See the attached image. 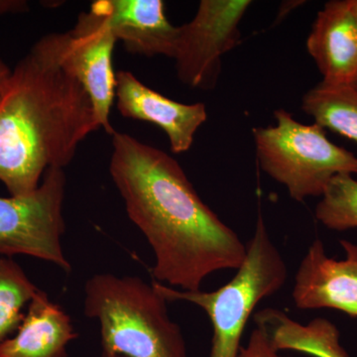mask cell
<instances>
[{
    "label": "cell",
    "instance_id": "1",
    "mask_svg": "<svg viewBox=\"0 0 357 357\" xmlns=\"http://www.w3.org/2000/svg\"><path fill=\"white\" fill-rule=\"evenodd\" d=\"M109 173L153 251L155 282L195 292L211 274L243 264L246 243L204 203L170 155L115 131Z\"/></svg>",
    "mask_w": 357,
    "mask_h": 357
},
{
    "label": "cell",
    "instance_id": "2",
    "mask_svg": "<svg viewBox=\"0 0 357 357\" xmlns=\"http://www.w3.org/2000/svg\"><path fill=\"white\" fill-rule=\"evenodd\" d=\"M63 33L45 35L13 70L0 102V182L32 194L100 128L91 98L62 60Z\"/></svg>",
    "mask_w": 357,
    "mask_h": 357
},
{
    "label": "cell",
    "instance_id": "3",
    "mask_svg": "<svg viewBox=\"0 0 357 357\" xmlns=\"http://www.w3.org/2000/svg\"><path fill=\"white\" fill-rule=\"evenodd\" d=\"M153 283L138 276L93 275L84 283V316L100 326L102 351L124 357H188L184 335Z\"/></svg>",
    "mask_w": 357,
    "mask_h": 357
},
{
    "label": "cell",
    "instance_id": "4",
    "mask_svg": "<svg viewBox=\"0 0 357 357\" xmlns=\"http://www.w3.org/2000/svg\"><path fill=\"white\" fill-rule=\"evenodd\" d=\"M287 279V264L259 213L255 234L246 243L245 259L225 285L208 292H185L152 283L168 302L191 303L208 314L213 328L210 357H238L241 338L255 307L278 293Z\"/></svg>",
    "mask_w": 357,
    "mask_h": 357
},
{
    "label": "cell",
    "instance_id": "5",
    "mask_svg": "<svg viewBox=\"0 0 357 357\" xmlns=\"http://www.w3.org/2000/svg\"><path fill=\"white\" fill-rule=\"evenodd\" d=\"M275 126L253 129L262 170L285 185L291 198L321 197L338 174H357V157L326 137L317 123L303 124L285 109L274 114Z\"/></svg>",
    "mask_w": 357,
    "mask_h": 357
},
{
    "label": "cell",
    "instance_id": "6",
    "mask_svg": "<svg viewBox=\"0 0 357 357\" xmlns=\"http://www.w3.org/2000/svg\"><path fill=\"white\" fill-rule=\"evenodd\" d=\"M66 185L64 169L51 168L32 194L0 197V255L31 256L72 271L62 245Z\"/></svg>",
    "mask_w": 357,
    "mask_h": 357
},
{
    "label": "cell",
    "instance_id": "7",
    "mask_svg": "<svg viewBox=\"0 0 357 357\" xmlns=\"http://www.w3.org/2000/svg\"><path fill=\"white\" fill-rule=\"evenodd\" d=\"M249 0H202L196 15L178 27L174 60L178 79L194 89L217 84L225 54L241 42L239 24Z\"/></svg>",
    "mask_w": 357,
    "mask_h": 357
},
{
    "label": "cell",
    "instance_id": "8",
    "mask_svg": "<svg viewBox=\"0 0 357 357\" xmlns=\"http://www.w3.org/2000/svg\"><path fill=\"white\" fill-rule=\"evenodd\" d=\"M109 18L96 2L82 13L74 29L63 33L62 60L89 93L100 128L107 134L115 130L109 121L115 98L112 54L115 42Z\"/></svg>",
    "mask_w": 357,
    "mask_h": 357
},
{
    "label": "cell",
    "instance_id": "9",
    "mask_svg": "<svg viewBox=\"0 0 357 357\" xmlns=\"http://www.w3.org/2000/svg\"><path fill=\"white\" fill-rule=\"evenodd\" d=\"M340 243L345 252L342 260L328 256L321 239L310 245L294 283L298 309L337 310L357 318V244L344 239Z\"/></svg>",
    "mask_w": 357,
    "mask_h": 357
},
{
    "label": "cell",
    "instance_id": "10",
    "mask_svg": "<svg viewBox=\"0 0 357 357\" xmlns=\"http://www.w3.org/2000/svg\"><path fill=\"white\" fill-rule=\"evenodd\" d=\"M117 109L126 119L153 123L165 132L173 153L192 147L195 135L208 119L204 103L185 105L148 88L128 70L115 75Z\"/></svg>",
    "mask_w": 357,
    "mask_h": 357
},
{
    "label": "cell",
    "instance_id": "11",
    "mask_svg": "<svg viewBox=\"0 0 357 357\" xmlns=\"http://www.w3.org/2000/svg\"><path fill=\"white\" fill-rule=\"evenodd\" d=\"M307 50L328 84H352L357 76V28L351 0H332L319 10Z\"/></svg>",
    "mask_w": 357,
    "mask_h": 357
},
{
    "label": "cell",
    "instance_id": "12",
    "mask_svg": "<svg viewBox=\"0 0 357 357\" xmlns=\"http://www.w3.org/2000/svg\"><path fill=\"white\" fill-rule=\"evenodd\" d=\"M115 38L129 53L173 58L178 27L169 22L162 0H98Z\"/></svg>",
    "mask_w": 357,
    "mask_h": 357
},
{
    "label": "cell",
    "instance_id": "13",
    "mask_svg": "<svg viewBox=\"0 0 357 357\" xmlns=\"http://www.w3.org/2000/svg\"><path fill=\"white\" fill-rule=\"evenodd\" d=\"M77 337L69 314L39 290L15 335L0 345V357H69L68 345Z\"/></svg>",
    "mask_w": 357,
    "mask_h": 357
},
{
    "label": "cell",
    "instance_id": "14",
    "mask_svg": "<svg viewBox=\"0 0 357 357\" xmlns=\"http://www.w3.org/2000/svg\"><path fill=\"white\" fill-rule=\"evenodd\" d=\"M253 321L276 351H298L312 357H349L340 344L337 326L328 319L317 318L301 324L281 310L267 307L255 312Z\"/></svg>",
    "mask_w": 357,
    "mask_h": 357
},
{
    "label": "cell",
    "instance_id": "15",
    "mask_svg": "<svg viewBox=\"0 0 357 357\" xmlns=\"http://www.w3.org/2000/svg\"><path fill=\"white\" fill-rule=\"evenodd\" d=\"M302 109L324 129L357 144V89L352 84L321 83L307 91Z\"/></svg>",
    "mask_w": 357,
    "mask_h": 357
},
{
    "label": "cell",
    "instance_id": "16",
    "mask_svg": "<svg viewBox=\"0 0 357 357\" xmlns=\"http://www.w3.org/2000/svg\"><path fill=\"white\" fill-rule=\"evenodd\" d=\"M39 290L17 262L0 255V345L20 328L23 311Z\"/></svg>",
    "mask_w": 357,
    "mask_h": 357
},
{
    "label": "cell",
    "instance_id": "17",
    "mask_svg": "<svg viewBox=\"0 0 357 357\" xmlns=\"http://www.w3.org/2000/svg\"><path fill=\"white\" fill-rule=\"evenodd\" d=\"M314 215L328 229H357V180L354 175L338 174L331 180Z\"/></svg>",
    "mask_w": 357,
    "mask_h": 357
},
{
    "label": "cell",
    "instance_id": "18",
    "mask_svg": "<svg viewBox=\"0 0 357 357\" xmlns=\"http://www.w3.org/2000/svg\"><path fill=\"white\" fill-rule=\"evenodd\" d=\"M238 357H283L275 351L258 328L253 330L246 347H241Z\"/></svg>",
    "mask_w": 357,
    "mask_h": 357
},
{
    "label": "cell",
    "instance_id": "19",
    "mask_svg": "<svg viewBox=\"0 0 357 357\" xmlns=\"http://www.w3.org/2000/svg\"><path fill=\"white\" fill-rule=\"evenodd\" d=\"M27 10V1H23V0H0V17L7 15V14L23 13Z\"/></svg>",
    "mask_w": 357,
    "mask_h": 357
},
{
    "label": "cell",
    "instance_id": "20",
    "mask_svg": "<svg viewBox=\"0 0 357 357\" xmlns=\"http://www.w3.org/2000/svg\"><path fill=\"white\" fill-rule=\"evenodd\" d=\"M11 74H13V69H10L9 66L2 59H0V102L6 93Z\"/></svg>",
    "mask_w": 357,
    "mask_h": 357
},
{
    "label": "cell",
    "instance_id": "21",
    "mask_svg": "<svg viewBox=\"0 0 357 357\" xmlns=\"http://www.w3.org/2000/svg\"><path fill=\"white\" fill-rule=\"evenodd\" d=\"M352 13H354V21L357 28V0H351Z\"/></svg>",
    "mask_w": 357,
    "mask_h": 357
},
{
    "label": "cell",
    "instance_id": "22",
    "mask_svg": "<svg viewBox=\"0 0 357 357\" xmlns=\"http://www.w3.org/2000/svg\"><path fill=\"white\" fill-rule=\"evenodd\" d=\"M98 357H124L121 356H119V354H107V352L102 351V354H100Z\"/></svg>",
    "mask_w": 357,
    "mask_h": 357
},
{
    "label": "cell",
    "instance_id": "23",
    "mask_svg": "<svg viewBox=\"0 0 357 357\" xmlns=\"http://www.w3.org/2000/svg\"><path fill=\"white\" fill-rule=\"evenodd\" d=\"M352 86H354V88H356L357 89V76L356 77V79H354V83H352Z\"/></svg>",
    "mask_w": 357,
    "mask_h": 357
}]
</instances>
